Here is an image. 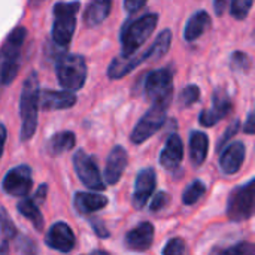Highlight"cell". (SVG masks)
<instances>
[{"label": "cell", "instance_id": "cell-29", "mask_svg": "<svg viewBox=\"0 0 255 255\" xmlns=\"http://www.w3.org/2000/svg\"><path fill=\"white\" fill-rule=\"evenodd\" d=\"M199 97H200L199 87L197 85H187L179 94V105L182 108H190L194 103H197Z\"/></svg>", "mask_w": 255, "mask_h": 255}, {"label": "cell", "instance_id": "cell-27", "mask_svg": "<svg viewBox=\"0 0 255 255\" xmlns=\"http://www.w3.org/2000/svg\"><path fill=\"white\" fill-rule=\"evenodd\" d=\"M206 193V187L202 181H194L193 184H190L187 187V190L184 191V196H182V202L184 205H194L197 203L202 196Z\"/></svg>", "mask_w": 255, "mask_h": 255}, {"label": "cell", "instance_id": "cell-1", "mask_svg": "<svg viewBox=\"0 0 255 255\" xmlns=\"http://www.w3.org/2000/svg\"><path fill=\"white\" fill-rule=\"evenodd\" d=\"M40 103L39 79L34 72H31L22 84L21 91V140L25 142L31 139L37 127V108Z\"/></svg>", "mask_w": 255, "mask_h": 255}, {"label": "cell", "instance_id": "cell-2", "mask_svg": "<svg viewBox=\"0 0 255 255\" xmlns=\"http://www.w3.org/2000/svg\"><path fill=\"white\" fill-rule=\"evenodd\" d=\"M158 24L157 13H146L137 19L127 22L121 31V54L126 57L134 55L136 51L146 42Z\"/></svg>", "mask_w": 255, "mask_h": 255}, {"label": "cell", "instance_id": "cell-30", "mask_svg": "<svg viewBox=\"0 0 255 255\" xmlns=\"http://www.w3.org/2000/svg\"><path fill=\"white\" fill-rule=\"evenodd\" d=\"M230 66L235 72H247L251 67V60L245 52L236 51L230 58Z\"/></svg>", "mask_w": 255, "mask_h": 255}, {"label": "cell", "instance_id": "cell-13", "mask_svg": "<svg viewBox=\"0 0 255 255\" xmlns=\"http://www.w3.org/2000/svg\"><path fill=\"white\" fill-rule=\"evenodd\" d=\"M155 184H157V175L154 169L148 167L139 172L136 178V184H134L133 200H131L136 209H142L146 205V202L149 200V197L152 196L155 190Z\"/></svg>", "mask_w": 255, "mask_h": 255}, {"label": "cell", "instance_id": "cell-15", "mask_svg": "<svg viewBox=\"0 0 255 255\" xmlns=\"http://www.w3.org/2000/svg\"><path fill=\"white\" fill-rule=\"evenodd\" d=\"M184 158V143L178 134H172L160 154V164L166 170H175L181 166Z\"/></svg>", "mask_w": 255, "mask_h": 255}, {"label": "cell", "instance_id": "cell-39", "mask_svg": "<svg viewBox=\"0 0 255 255\" xmlns=\"http://www.w3.org/2000/svg\"><path fill=\"white\" fill-rule=\"evenodd\" d=\"M244 131L248 134H255V112L248 115V120L244 126Z\"/></svg>", "mask_w": 255, "mask_h": 255}, {"label": "cell", "instance_id": "cell-22", "mask_svg": "<svg viewBox=\"0 0 255 255\" xmlns=\"http://www.w3.org/2000/svg\"><path fill=\"white\" fill-rule=\"evenodd\" d=\"M143 60H142V55H130V57H126V55H118L117 58H114V61L111 63L109 69H108V76L111 79H120V78H124L127 73H130L133 69H136L139 64H142Z\"/></svg>", "mask_w": 255, "mask_h": 255}, {"label": "cell", "instance_id": "cell-41", "mask_svg": "<svg viewBox=\"0 0 255 255\" xmlns=\"http://www.w3.org/2000/svg\"><path fill=\"white\" fill-rule=\"evenodd\" d=\"M36 1H39V0H36Z\"/></svg>", "mask_w": 255, "mask_h": 255}, {"label": "cell", "instance_id": "cell-23", "mask_svg": "<svg viewBox=\"0 0 255 255\" xmlns=\"http://www.w3.org/2000/svg\"><path fill=\"white\" fill-rule=\"evenodd\" d=\"M112 9V0H93L84 12V21L87 27H96L102 24Z\"/></svg>", "mask_w": 255, "mask_h": 255}, {"label": "cell", "instance_id": "cell-4", "mask_svg": "<svg viewBox=\"0 0 255 255\" xmlns=\"http://www.w3.org/2000/svg\"><path fill=\"white\" fill-rule=\"evenodd\" d=\"M57 79L64 90L78 91L87 81V64L82 55L63 54L55 64Z\"/></svg>", "mask_w": 255, "mask_h": 255}, {"label": "cell", "instance_id": "cell-35", "mask_svg": "<svg viewBox=\"0 0 255 255\" xmlns=\"http://www.w3.org/2000/svg\"><path fill=\"white\" fill-rule=\"evenodd\" d=\"M169 200H170V197H169V194H166L164 191L157 193V194L154 196V199H152L151 211H152V212H158V211H161V209L169 203Z\"/></svg>", "mask_w": 255, "mask_h": 255}, {"label": "cell", "instance_id": "cell-25", "mask_svg": "<svg viewBox=\"0 0 255 255\" xmlns=\"http://www.w3.org/2000/svg\"><path fill=\"white\" fill-rule=\"evenodd\" d=\"M76 143V137L72 131H60L55 133L46 143V151L49 152V155L57 157L60 154H64L67 151H70Z\"/></svg>", "mask_w": 255, "mask_h": 255}, {"label": "cell", "instance_id": "cell-3", "mask_svg": "<svg viewBox=\"0 0 255 255\" xmlns=\"http://www.w3.org/2000/svg\"><path fill=\"white\" fill-rule=\"evenodd\" d=\"M27 36L24 27H16L4 40L1 46V84L9 85L18 75L21 49Z\"/></svg>", "mask_w": 255, "mask_h": 255}, {"label": "cell", "instance_id": "cell-7", "mask_svg": "<svg viewBox=\"0 0 255 255\" xmlns=\"http://www.w3.org/2000/svg\"><path fill=\"white\" fill-rule=\"evenodd\" d=\"M145 94L152 105L169 108L173 96V76L169 69H157L148 73L145 79Z\"/></svg>", "mask_w": 255, "mask_h": 255}, {"label": "cell", "instance_id": "cell-36", "mask_svg": "<svg viewBox=\"0 0 255 255\" xmlns=\"http://www.w3.org/2000/svg\"><path fill=\"white\" fill-rule=\"evenodd\" d=\"M90 224H91L94 233H96L99 238H108V236H109V232H108V229L105 227V224H103L102 220H99V218H90Z\"/></svg>", "mask_w": 255, "mask_h": 255}, {"label": "cell", "instance_id": "cell-33", "mask_svg": "<svg viewBox=\"0 0 255 255\" xmlns=\"http://www.w3.org/2000/svg\"><path fill=\"white\" fill-rule=\"evenodd\" d=\"M226 254H236V255H253L255 254V245L251 242H241L236 244L232 248H227L224 251Z\"/></svg>", "mask_w": 255, "mask_h": 255}, {"label": "cell", "instance_id": "cell-24", "mask_svg": "<svg viewBox=\"0 0 255 255\" xmlns=\"http://www.w3.org/2000/svg\"><path fill=\"white\" fill-rule=\"evenodd\" d=\"M170 43H172V31L169 28H166V30H163L155 37L154 43L142 54V60L143 61H155V60H160L169 51Z\"/></svg>", "mask_w": 255, "mask_h": 255}, {"label": "cell", "instance_id": "cell-10", "mask_svg": "<svg viewBox=\"0 0 255 255\" xmlns=\"http://www.w3.org/2000/svg\"><path fill=\"white\" fill-rule=\"evenodd\" d=\"M1 187H3V191L9 196L25 197L33 187L31 169L27 164H19V166L10 169L4 175Z\"/></svg>", "mask_w": 255, "mask_h": 255}, {"label": "cell", "instance_id": "cell-32", "mask_svg": "<svg viewBox=\"0 0 255 255\" xmlns=\"http://www.w3.org/2000/svg\"><path fill=\"white\" fill-rule=\"evenodd\" d=\"M184 253H185V244L179 238L170 239L167 242V245L164 247V250H163V254L164 255H179L184 254Z\"/></svg>", "mask_w": 255, "mask_h": 255}, {"label": "cell", "instance_id": "cell-37", "mask_svg": "<svg viewBox=\"0 0 255 255\" xmlns=\"http://www.w3.org/2000/svg\"><path fill=\"white\" fill-rule=\"evenodd\" d=\"M235 0H214V9L218 16H223L229 7H232Z\"/></svg>", "mask_w": 255, "mask_h": 255}, {"label": "cell", "instance_id": "cell-17", "mask_svg": "<svg viewBox=\"0 0 255 255\" xmlns=\"http://www.w3.org/2000/svg\"><path fill=\"white\" fill-rule=\"evenodd\" d=\"M244 160H245V145L242 142H233L224 148L220 158V166L224 173L235 175L241 170Z\"/></svg>", "mask_w": 255, "mask_h": 255}, {"label": "cell", "instance_id": "cell-34", "mask_svg": "<svg viewBox=\"0 0 255 255\" xmlns=\"http://www.w3.org/2000/svg\"><path fill=\"white\" fill-rule=\"evenodd\" d=\"M241 124H242V123H241L239 120H236V121H233V123L230 124V127L224 131L223 137H221L220 142H218V149H220V151L226 148V143H227L233 136H236V133L241 130Z\"/></svg>", "mask_w": 255, "mask_h": 255}, {"label": "cell", "instance_id": "cell-18", "mask_svg": "<svg viewBox=\"0 0 255 255\" xmlns=\"http://www.w3.org/2000/svg\"><path fill=\"white\" fill-rule=\"evenodd\" d=\"M154 241V227L151 223H142L126 236L127 248L133 251H146L151 248Z\"/></svg>", "mask_w": 255, "mask_h": 255}, {"label": "cell", "instance_id": "cell-28", "mask_svg": "<svg viewBox=\"0 0 255 255\" xmlns=\"http://www.w3.org/2000/svg\"><path fill=\"white\" fill-rule=\"evenodd\" d=\"M1 233H3L1 254H6L7 253V239H12L16 235V232H15V226L9 220V217H7L4 209H1Z\"/></svg>", "mask_w": 255, "mask_h": 255}, {"label": "cell", "instance_id": "cell-21", "mask_svg": "<svg viewBox=\"0 0 255 255\" xmlns=\"http://www.w3.org/2000/svg\"><path fill=\"white\" fill-rule=\"evenodd\" d=\"M211 27V16L208 12L205 10H199L196 12L185 24V30H184V37L188 42H194L197 40L208 28Z\"/></svg>", "mask_w": 255, "mask_h": 255}, {"label": "cell", "instance_id": "cell-14", "mask_svg": "<svg viewBox=\"0 0 255 255\" xmlns=\"http://www.w3.org/2000/svg\"><path fill=\"white\" fill-rule=\"evenodd\" d=\"M127 161H128V155L123 146H115L109 152L105 167V182L108 185H115L121 179L127 167Z\"/></svg>", "mask_w": 255, "mask_h": 255}, {"label": "cell", "instance_id": "cell-9", "mask_svg": "<svg viewBox=\"0 0 255 255\" xmlns=\"http://www.w3.org/2000/svg\"><path fill=\"white\" fill-rule=\"evenodd\" d=\"M166 106L152 105L151 109L139 120L136 127L130 134V140L136 145L148 140L155 131H158L166 121Z\"/></svg>", "mask_w": 255, "mask_h": 255}, {"label": "cell", "instance_id": "cell-16", "mask_svg": "<svg viewBox=\"0 0 255 255\" xmlns=\"http://www.w3.org/2000/svg\"><path fill=\"white\" fill-rule=\"evenodd\" d=\"M76 96L75 91L63 90V91H52L45 90L40 93V106L45 111H58V109H69L75 106Z\"/></svg>", "mask_w": 255, "mask_h": 255}, {"label": "cell", "instance_id": "cell-26", "mask_svg": "<svg viewBox=\"0 0 255 255\" xmlns=\"http://www.w3.org/2000/svg\"><path fill=\"white\" fill-rule=\"evenodd\" d=\"M18 208V212L25 217L31 224L33 227L37 230V232H42L43 227H45V223H43V217L39 211V203L34 200V199H28V197H24L22 200L18 202L16 205Z\"/></svg>", "mask_w": 255, "mask_h": 255}, {"label": "cell", "instance_id": "cell-40", "mask_svg": "<svg viewBox=\"0 0 255 255\" xmlns=\"http://www.w3.org/2000/svg\"><path fill=\"white\" fill-rule=\"evenodd\" d=\"M46 191H48V187H46L45 184H42V185L37 188V191H36V194H34V197H33V199H34L37 203H42V202L45 200Z\"/></svg>", "mask_w": 255, "mask_h": 255}, {"label": "cell", "instance_id": "cell-19", "mask_svg": "<svg viewBox=\"0 0 255 255\" xmlns=\"http://www.w3.org/2000/svg\"><path fill=\"white\" fill-rule=\"evenodd\" d=\"M108 205V199L97 193H76L73 199V206L81 215H90L103 209Z\"/></svg>", "mask_w": 255, "mask_h": 255}, {"label": "cell", "instance_id": "cell-11", "mask_svg": "<svg viewBox=\"0 0 255 255\" xmlns=\"http://www.w3.org/2000/svg\"><path fill=\"white\" fill-rule=\"evenodd\" d=\"M230 111H232V102H230L229 96L223 90H218L214 93L212 106L209 109H205L200 114L199 123L205 127H212L214 124L224 120L230 114Z\"/></svg>", "mask_w": 255, "mask_h": 255}, {"label": "cell", "instance_id": "cell-31", "mask_svg": "<svg viewBox=\"0 0 255 255\" xmlns=\"http://www.w3.org/2000/svg\"><path fill=\"white\" fill-rule=\"evenodd\" d=\"M253 3L254 0H235L230 7V12L236 19H245L253 7Z\"/></svg>", "mask_w": 255, "mask_h": 255}, {"label": "cell", "instance_id": "cell-8", "mask_svg": "<svg viewBox=\"0 0 255 255\" xmlns=\"http://www.w3.org/2000/svg\"><path fill=\"white\" fill-rule=\"evenodd\" d=\"M73 167L78 178L87 188L94 191H102L106 188L94 157L88 155L82 149H78L73 155Z\"/></svg>", "mask_w": 255, "mask_h": 255}, {"label": "cell", "instance_id": "cell-20", "mask_svg": "<svg viewBox=\"0 0 255 255\" xmlns=\"http://www.w3.org/2000/svg\"><path fill=\"white\" fill-rule=\"evenodd\" d=\"M209 151V137L206 133L194 130L190 134V158L191 163L199 167L205 163Z\"/></svg>", "mask_w": 255, "mask_h": 255}, {"label": "cell", "instance_id": "cell-6", "mask_svg": "<svg viewBox=\"0 0 255 255\" xmlns=\"http://www.w3.org/2000/svg\"><path fill=\"white\" fill-rule=\"evenodd\" d=\"M255 214V178L235 188L227 202V217L233 223L245 221Z\"/></svg>", "mask_w": 255, "mask_h": 255}, {"label": "cell", "instance_id": "cell-5", "mask_svg": "<svg viewBox=\"0 0 255 255\" xmlns=\"http://www.w3.org/2000/svg\"><path fill=\"white\" fill-rule=\"evenodd\" d=\"M81 7L79 1H58L54 4L52 40L58 46H67L76 27V13Z\"/></svg>", "mask_w": 255, "mask_h": 255}, {"label": "cell", "instance_id": "cell-12", "mask_svg": "<svg viewBox=\"0 0 255 255\" xmlns=\"http://www.w3.org/2000/svg\"><path fill=\"white\" fill-rule=\"evenodd\" d=\"M45 244L55 251L70 253L75 248V235L66 223H55L45 236Z\"/></svg>", "mask_w": 255, "mask_h": 255}, {"label": "cell", "instance_id": "cell-38", "mask_svg": "<svg viewBox=\"0 0 255 255\" xmlns=\"http://www.w3.org/2000/svg\"><path fill=\"white\" fill-rule=\"evenodd\" d=\"M148 0H124V7L128 13H134L146 4Z\"/></svg>", "mask_w": 255, "mask_h": 255}]
</instances>
